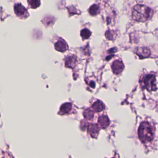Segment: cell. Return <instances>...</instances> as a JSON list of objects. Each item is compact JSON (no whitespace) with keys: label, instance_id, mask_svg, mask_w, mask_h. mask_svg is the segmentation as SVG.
Instances as JSON below:
<instances>
[{"label":"cell","instance_id":"6da1fadb","mask_svg":"<svg viewBox=\"0 0 158 158\" xmlns=\"http://www.w3.org/2000/svg\"><path fill=\"white\" fill-rule=\"evenodd\" d=\"M153 14V10L145 5H137L134 8L132 11V18L138 22H146L150 19Z\"/></svg>","mask_w":158,"mask_h":158},{"label":"cell","instance_id":"7a4b0ae2","mask_svg":"<svg viewBox=\"0 0 158 158\" xmlns=\"http://www.w3.org/2000/svg\"><path fill=\"white\" fill-rule=\"evenodd\" d=\"M138 136L143 143L152 140L153 138V131L149 123L144 122L141 124L138 128Z\"/></svg>","mask_w":158,"mask_h":158},{"label":"cell","instance_id":"3957f363","mask_svg":"<svg viewBox=\"0 0 158 158\" xmlns=\"http://www.w3.org/2000/svg\"><path fill=\"white\" fill-rule=\"evenodd\" d=\"M156 77L153 74L147 76L143 79V85L148 91H154L156 89Z\"/></svg>","mask_w":158,"mask_h":158},{"label":"cell","instance_id":"277c9868","mask_svg":"<svg viewBox=\"0 0 158 158\" xmlns=\"http://www.w3.org/2000/svg\"><path fill=\"white\" fill-rule=\"evenodd\" d=\"M137 56H138L140 58H146L150 56L151 51L149 48L146 47H139L136 48L135 51Z\"/></svg>","mask_w":158,"mask_h":158},{"label":"cell","instance_id":"5b68a950","mask_svg":"<svg viewBox=\"0 0 158 158\" xmlns=\"http://www.w3.org/2000/svg\"><path fill=\"white\" fill-rule=\"evenodd\" d=\"M124 64L122 61L117 60L115 61L112 64V69L116 74H120L124 69Z\"/></svg>","mask_w":158,"mask_h":158},{"label":"cell","instance_id":"8992f818","mask_svg":"<svg viewBox=\"0 0 158 158\" xmlns=\"http://www.w3.org/2000/svg\"><path fill=\"white\" fill-rule=\"evenodd\" d=\"M14 11H15L16 15L19 17H23L27 14L26 9L21 4H17L15 5V6H14Z\"/></svg>","mask_w":158,"mask_h":158},{"label":"cell","instance_id":"52a82bcc","mask_svg":"<svg viewBox=\"0 0 158 158\" xmlns=\"http://www.w3.org/2000/svg\"><path fill=\"white\" fill-rule=\"evenodd\" d=\"M55 48L57 51L60 52H64L68 48L67 45L64 40L57 41L55 44Z\"/></svg>","mask_w":158,"mask_h":158},{"label":"cell","instance_id":"ba28073f","mask_svg":"<svg viewBox=\"0 0 158 158\" xmlns=\"http://www.w3.org/2000/svg\"><path fill=\"white\" fill-rule=\"evenodd\" d=\"M89 133L93 137H96L99 132V127L96 124H91L88 128Z\"/></svg>","mask_w":158,"mask_h":158},{"label":"cell","instance_id":"9c48e42d","mask_svg":"<svg viewBox=\"0 0 158 158\" xmlns=\"http://www.w3.org/2000/svg\"><path fill=\"white\" fill-rule=\"evenodd\" d=\"M98 122H99V125H101V127L103 128L107 127L109 124V119L106 116H103L102 117H100L98 119Z\"/></svg>","mask_w":158,"mask_h":158},{"label":"cell","instance_id":"30bf717a","mask_svg":"<svg viewBox=\"0 0 158 158\" xmlns=\"http://www.w3.org/2000/svg\"><path fill=\"white\" fill-rule=\"evenodd\" d=\"M76 63L75 56H69L66 60V66L68 67H74Z\"/></svg>","mask_w":158,"mask_h":158},{"label":"cell","instance_id":"8fae6325","mask_svg":"<svg viewBox=\"0 0 158 158\" xmlns=\"http://www.w3.org/2000/svg\"><path fill=\"white\" fill-rule=\"evenodd\" d=\"M71 110H72V105L69 103L63 104L60 108V111L63 114L69 113Z\"/></svg>","mask_w":158,"mask_h":158},{"label":"cell","instance_id":"7c38bea8","mask_svg":"<svg viewBox=\"0 0 158 158\" xmlns=\"http://www.w3.org/2000/svg\"><path fill=\"white\" fill-rule=\"evenodd\" d=\"M93 108L96 112H101L105 109V105L102 102L98 101L93 105Z\"/></svg>","mask_w":158,"mask_h":158},{"label":"cell","instance_id":"4fadbf2b","mask_svg":"<svg viewBox=\"0 0 158 158\" xmlns=\"http://www.w3.org/2000/svg\"><path fill=\"white\" fill-rule=\"evenodd\" d=\"M99 11V8L97 5H92L89 9V12L92 16H95L98 14Z\"/></svg>","mask_w":158,"mask_h":158},{"label":"cell","instance_id":"5bb4252c","mask_svg":"<svg viewBox=\"0 0 158 158\" xmlns=\"http://www.w3.org/2000/svg\"><path fill=\"white\" fill-rule=\"evenodd\" d=\"M83 115H84V117L86 119H88V120H91L93 118L94 113H93V112L91 109H86L84 111Z\"/></svg>","mask_w":158,"mask_h":158},{"label":"cell","instance_id":"9a60e30c","mask_svg":"<svg viewBox=\"0 0 158 158\" xmlns=\"http://www.w3.org/2000/svg\"><path fill=\"white\" fill-rule=\"evenodd\" d=\"M90 36H91V32L89 30L87 29V28H85V29H83L81 31V37L83 40L89 38Z\"/></svg>","mask_w":158,"mask_h":158},{"label":"cell","instance_id":"2e32d148","mask_svg":"<svg viewBox=\"0 0 158 158\" xmlns=\"http://www.w3.org/2000/svg\"><path fill=\"white\" fill-rule=\"evenodd\" d=\"M28 3H29L30 6L34 8L35 9L40 6V0H28Z\"/></svg>","mask_w":158,"mask_h":158},{"label":"cell","instance_id":"e0dca14e","mask_svg":"<svg viewBox=\"0 0 158 158\" xmlns=\"http://www.w3.org/2000/svg\"><path fill=\"white\" fill-rule=\"evenodd\" d=\"M115 35H115L114 32L113 31H109L106 33V37L109 40H114V38H115V37H114Z\"/></svg>","mask_w":158,"mask_h":158}]
</instances>
